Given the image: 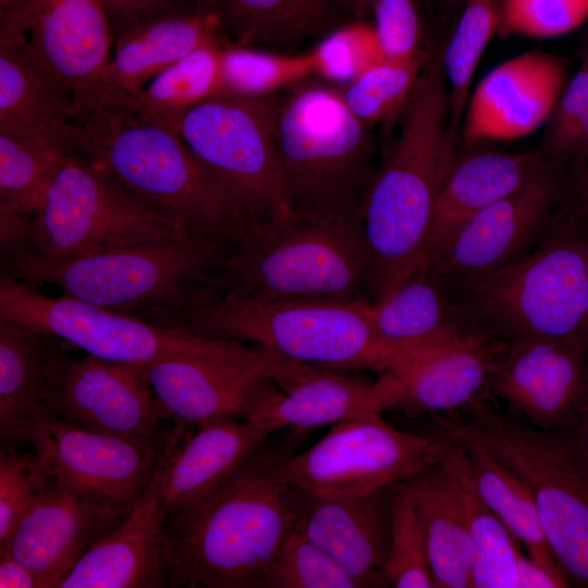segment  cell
Masks as SVG:
<instances>
[{
  "instance_id": "obj_16",
  "label": "cell",
  "mask_w": 588,
  "mask_h": 588,
  "mask_svg": "<svg viewBox=\"0 0 588 588\" xmlns=\"http://www.w3.org/2000/svg\"><path fill=\"white\" fill-rule=\"evenodd\" d=\"M163 439H134L93 431L45 412L19 429L15 450L29 444L49 475L74 493L122 510L143 494L160 465Z\"/></svg>"
},
{
  "instance_id": "obj_33",
  "label": "cell",
  "mask_w": 588,
  "mask_h": 588,
  "mask_svg": "<svg viewBox=\"0 0 588 588\" xmlns=\"http://www.w3.org/2000/svg\"><path fill=\"white\" fill-rule=\"evenodd\" d=\"M432 415L439 431L463 446L476 491L525 546L528 556L548 568L561 569L547 542L526 483L488 448L461 430L456 421L441 414Z\"/></svg>"
},
{
  "instance_id": "obj_44",
  "label": "cell",
  "mask_w": 588,
  "mask_h": 588,
  "mask_svg": "<svg viewBox=\"0 0 588 588\" xmlns=\"http://www.w3.org/2000/svg\"><path fill=\"white\" fill-rule=\"evenodd\" d=\"M588 19V0H499L498 34L553 38Z\"/></svg>"
},
{
  "instance_id": "obj_55",
  "label": "cell",
  "mask_w": 588,
  "mask_h": 588,
  "mask_svg": "<svg viewBox=\"0 0 588 588\" xmlns=\"http://www.w3.org/2000/svg\"><path fill=\"white\" fill-rule=\"evenodd\" d=\"M581 63L588 65V33L581 47Z\"/></svg>"
},
{
  "instance_id": "obj_46",
  "label": "cell",
  "mask_w": 588,
  "mask_h": 588,
  "mask_svg": "<svg viewBox=\"0 0 588 588\" xmlns=\"http://www.w3.org/2000/svg\"><path fill=\"white\" fill-rule=\"evenodd\" d=\"M369 11L385 59H406L425 50L417 0H371Z\"/></svg>"
},
{
  "instance_id": "obj_5",
  "label": "cell",
  "mask_w": 588,
  "mask_h": 588,
  "mask_svg": "<svg viewBox=\"0 0 588 588\" xmlns=\"http://www.w3.org/2000/svg\"><path fill=\"white\" fill-rule=\"evenodd\" d=\"M444 292L470 328L491 341L551 338L588 346V233L565 206L531 252Z\"/></svg>"
},
{
  "instance_id": "obj_48",
  "label": "cell",
  "mask_w": 588,
  "mask_h": 588,
  "mask_svg": "<svg viewBox=\"0 0 588 588\" xmlns=\"http://www.w3.org/2000/svg\"><path fill=\"white\" fill-rule=\"evenodd\" d=\"M114 38L139 24L197 11L205 0H100Z\"/></svg>"
},
{
  "instance_id": "obj_4",
  "label": "cell",
  "mask_w": 588,
  "mask_h": 588,
  "mask_svg": "<svg viewBox=\"0 0 588 588\" xmlns=\"http://www.w3.org/2000/svg\"><path fill=\"white\" fill-rule=\"evenodd\" d=\"M210 293L264 301H371L360 208L250 219L224 246Z\"/></svg>"
},
{
  "instance_id": "obj_34",
  "label": "cell",
  "mask_w": 588,
  "mask_h": 588,
  "mask_svg": "<svg viewBox=\"0 0 588 588\" xmlns=\"http://www.w3.org/2000/svg\"><path fill=\"white\" fill-rule=\"evenodd\" d=\"M220 16L230 41L287 47L322 37L344 9L336 0H205Z\"/></svg>"
},
{
  "instance_id": "obj_24",
  "label": "cell",
  "mask_w": 588,
  "mask_h": 588,
  "mask_svg": "<svg viewBox=\"0 0 588 588\" xmlns=\"http://www.w3.org/2000/svg\"><path fill=\"white\" fill-rule=\"evenodd\" d=\"M294 529L335 559L359 588L390 586L391 486L352 497L304 492Z\"/></svg>"
},
{
  "instance_id": "obj_58",
  "label": "cell",
  "mask_w": 588,
  "mask_h": 588,
  "mask_svg": "<svg viewBox=\"0 0 588 588\" xmlns=\"http://www.w3.org/2000/svg\"><path fill=\"white\" fill-rule=\"evenodd\" d=\"M1 1H4V0H0V2H1Z\"/></svg>"
},
{
  "instance_id": "obj_30",
  "label": "cell",
  "mask_w": 588,
  "mask_h": 588,
  "mask_svg": "<svg viewBox=\"0 0 588 588\" xmlns=\"http://www.w3.org/2000/svg\"><path fill=\"white\" fill-rule=\"evenodd\" d=\"M72 90L39 59L23 32L0 23V126L71 120Z\"/></svg>"
},
{
  "instance_id": "obj_9",
  "label": "cell",
  "mask_w": 588,
  "mask_h": 588,
  "mask_svg": "<svg viewBox=\"0 0 588 588\" xmlns=\"http://www.w3.org/2000/svg\"><path fill=\"white\" fill-rule=\"evenodd\" d=\"M224 245L179 235L96 253L64 262L39 284L96 306L171 328L210 292Z\"/></svg>"
},
{
  "instance_id": "obj_8",
  "label": "cell",
  "mask_w": 588,
  "mask_h": 588,
  "mask_svg": "<svg viewBox=\"0 0 588 588\" xmlns=\"http://www.w3.org/2000/svg\"><path fill=\"white\" fill-rule=\"evenodd\" d=\"M283 91L274 132L289 208H360L377 169L371 128L335 85L308 77Z\"/></svg>"
},
{
  "instance_id": "obj_31",
  "label": "cell",
  "mask_w": 588,
  "mask_h": 588,
  "mask_svg": "<svg viewBox=\"0 0 588 588\" xmlns=\"http://www.w3.org/2000/svg\"><path fill=\"white\" fill-rule=\"evenodd\" d=\"M436 588H471L475 552L456 489L439 462L406 480Z\"/></svg>"
},
{
  "instance_id": "obj_37",
  "label": "cell",
  "mask_w": 588,
  "mask_h": 588,
  "mask_svg": "<svg viewBox=\"0 0 588 588\" xmlns=\"http://www.w3.org/2000/svg\"><path fill=\"white\" fill-rule=\"evenodd\" d=\"M226 39L198 47L154 77L137 95L122 105L160 121H168L216 97L221 51Z\"/></svg>"
},
{
  "instance_id": "obj_42",
  "label": "cell",
  "mask_w": 588,
  "mask_h": 588,
  "mask_svg": "<svg viewBox=\"0 0 588 588\" xmlns=\"http://www.w3.org/2000/svg\"><path fill=\"white\" fill-rule=\"evenodd\" d=\"M314 74L342 86L384 59L373 25L357 19L340 24L310 50Z\"/></svg>"
},
{
  "instance_id": "obj_11",
  "label": "cell",
  "mask_w": 588,
  "mask_h": 588,
  "mask_svg": "<svg viewBox=\"0 0 588 588\" xmlns=\"http://www.w3.org/2000/svg\"><path fill=\"white\" fill-rule=\"evenodd\" d=\"M449 438L402 431L369 413L333 425L307 450L284 456L272 475L306 493L352 497L407 480L438 464Z\"/></svg>"
},
{
  "instance_id": "obj_43",
  "label": "cell",
  "mask_w": 588,
  "mask_h": 588,
  "mask_svg": "<svg viewBox=\"0 0 588 588\" xmlns=\"http://www.w3.org/2000/svg\"><path fill=\"white\" fill-rule=\"evenodd\" d=\"M265 588H359L327 551L293 529L268 573Z\"/></svg>"
},
{
  "instance_id": "obj_22",
  "label": "cell",
  "mask_w": 588,
  "mask_h": 588,
  "mask_svg": "<svg viewBox=\"0 0 588 588\" xmlns=\"http://www.w3.org/2000/svg\"><path fill=\"white\" fill-rule=\"evenodd\" d=\"M285 359L265 383L247 419L274 431L309 430L390 409L392 383L387 372L378 381Z\"/></svg>"
},
{
  "instance_id": "obj_40",
  "label": "cell",
  "mask_w": 588,
  "mask_h": 588,
  "mask_svg": "<svg viewBox=\"0 0 588 588\" xmlns=\"http://www.w3.org/2000/svg\"><path fill=\"white\" fill-rule=\"evenodd\" d=\"M431 53L383 59L352 82L338 86L350 111L370 128L396 120Z\"/></svg>"
},
{
  "instance_id": "obj_2",
  "label": "cell",
  "mask_w": 588,
  "mask_h": 588,
  "mask_svg": "<svg viewBox=\"0 0 588 588\" xmlns=\"http://www.w3.org/2000/svg\"><path fill=\"white\" fill-rule=\"evenodd\" d=\"M396 119L397 135L360 207L371 301L425 269L436 204L458 155L441 50L431 53Z\"/></svg>"
},
{
  "instance_id": "obj_15",
  "label": "cell",
  "mask_w": 588,
  "mask_h": 588,
  "mask_svg": "<svg viewBox=\"0 0 588 588\" xmlns=\"http://www.w3.org/2000/svg\"><path fill=\"white\" fill-rule=\"evenodd\" d=\"M47 338L41 401L52 416L118 437L163 439L171 417L151 389L146 367L86 354L77 357Z\"/></svg>"
},
{
  "instance_id": "obj_57",
  "label": "cell",
  "mask_w": 588,
  "mask_h": 588,
  "mask_svg": "<svg viewBox=\"0 0 588 588\" xmlns=\"http://www.w3.org/2000/svg\"><path fill=\"white\" fill-rule=\"evenodd\" d=\"M583 226H584V225H583ZM584 229H585V230H586V232L588 233V228H585V226H584Z\"/></svg>"
},
{
  "instance_id": "obj_36",
  "label": "cell",
  "mask_w": 588,
  "mask_h": 588,
  "mask_svg": "<svg viewBox=\"0 0 588 588\" xmlns=\"http://www.w3.org/2000/svg\"><path fill=\"white\" fill-rule=\"evenodd\" d=\"M48 335L0 318V436L1 448L15 450V437L42 405L44 347Z\"/></svg>"
},
{
  "instance_id": "obj_19",
  "label": "cell",
  "mask_w": 588,
  "mask_h": 588,
  "mask_svg": "<svg viewBox=\"0 0 588 588\" xmlns=\"http://www.w3.org/2000/svg\"><path fill=\"white\" fill-rule=\"evenodd\" d=\"M568 60L539 49L493 68L470 93L460 130L466 145L523 138L547 123Z\"/></svg>"
},
{
  "instance_id": "obj_51",
  "label": "cell",
  "mask_w": 588,
  "mask_h": 588,
  "mask_svg": "<svg viewBox=\"0 0 588 588\" xmlns=\"http://www.w3.org/2000/svg\"><path fill=\"white\" fill-rule=\"evenodd\" d=\"M583 468L588 474V396L572 425L560 430Z\"/></svg>"
},
{
  "instance_id": "obj_10",
  "label": "cell",
  "mask_w": 588,
  "mask_h": 588,
  "mask_svg": "<svg viewBox=\"0 0 588 588\" xmlns=\"http://www.w3.org/2000/svg\"><path fill=\"white\" fill-rule=\"evenodd\" d=\"M458 428L488 448L528 487L547 542L571 587L588 588V474L560 430H541L489 399Z\"/></svg>"
},
{
  "instance_id": "obj_35",
  "label": "cell",
  "mask_w": 588,
  "mask_h": 588,
  "mask_svg": "<svg viewBox=\"0 0 588 588\" xmlns=\"http://www.w3.org/2000/svg\"><path fill=\"white\" fill-rule=\"evenodd\" d=\"M448 438L440 463L456 489L471 538L475 552L471 588H518L517 555L522 543L481 500L463 446Z\"/></svg>"
},
{
  "instance_id": "obj_53",
  "label": "cell",
  "mask_w": 588,
  "mask_h": 588,
  "mask_svg": "<svg viewBox=\"0 0 588 588\" xmlns=\"http://www.w3.org/2000/svg\"><path fill=\"white\" fill-rule=\"evenodd\" d=\"M588 164V113L580 122L567 155L564 160V166L567 167L574 174L581 171Z\"/></svg>"
},
{
  "instance_id": "obj_54",
  "label": "cell",
  "mask_w": 588,
  "mask_h": 588,
  "mask_svg": "<svg viewBox=\"0 0 588 588\" xmlns=\"http://www.w3.org/2000/svg\"><path fill=\"white\" fill-rule=\"evenodd\" d=\"M340 5L352 13L356 19H363V15L369 11L371 0H336Z\"/></svg>"
},
{
  "instance_id": "obj_6",
  "label": "cell",
  "mask_w": 588,
  "mask_h": 588,
  "mask_svg": "<svg viewBox=\"0 0 588 588\" xmlns=\"http://www.w3.org/2000/svg\"><path fill=\"white\" fill-rule=\"evenodd\" d=\"M368 302L264 301L209 293L171 328L256 345L317 367L397 371L411 360L378 338Z\"/></svg>"
},
{
  "instance_id": "obj_27",
  "label": "cell",
  "mask_w": 588,
  "mask_h": 588,
  "mask_svg": "<svg viewBox=\"0 0 588 588\" xmlns=\"http://www.w3.org/2000/svg\"><path fill=\"white\" fill-rule=\"evenodd\" d=\"M198 426L181 445L184 428L172 432L158 479L167 514L209 491L277 432L266 422L232 417L212 418Z\"/></svg>"
},
{
  "instance_id": "obj_29",
  "label": "cell",
  "mask_w": 588,
  "mask_h": 588,
  "mask_svg": "<svg viewBox=\"0 0 588 588\" xmlns=\"http://www.w3.org/2000/svg\"><path fill=\"white\" fill-rule=\"evenodd\" d=\"M368 315L378 338L411 362L476 334L446 293L425 271L368 302Z\"/></svg>"
},
{
  "instance_id": "obj_45",
  "label": "cell",
  "mask_w": 588,
  "mask_h": 588,
  "mask_svg": "<svg viewBox=\"0 0 588 588\" xmlns=\"http://www.w3.org/2000/svg\"><path fill=\"white\" fill-rule=\"evenodd\" d=\"M51 476L37 453L0 452V548L5 546L21 517L47 486Z\"/></svg>"
},
{
  "instance_id": "obj_1",
  "label": "cell",
  "mask_w": 588,
  "mask_h": 588,
  "mask_svg": "<svg viewBox=\"0 0 588 588\" xmlns=\"http://www.w3.org/2000/svg\"><path fill=\"white\" fill-rule=\"evenodd\" d=\"M266 441L209 491L167 514V587L265 588L304 494L271 473L290 450Z\"/></svg>"
},
{
  "instance_id": "obj_28",
  "label": "cell",
  "mask_w": 588,
  "mask_h": 588,
  "mask_svg": "<svg viewBox=\"0 0 588 588\" xmlns=\"http://www.w3.org/2000/svg\"><path fill=\"white\" fill-rule=\"evenodd\" d=\"M549 160L539 148L520 154L489 149L458 152L436 204L425 269L468 220L516 191Z\"/></svg>"
},
{
  "instance_id": "obj_25",
  "label": "cell",
  "mask_w": 588,
  "mask_h": 588,
  "mask_svg": "<svg viewBox=\"0 0 588 588\" xmlns=\"http://www.w3.org/2000/svg\"><path fill=\"white\" fill-rule=\"evenodd\" d=\"M162 461L124 518L77 562L58 588L167 587V511L158 494Z\"/></svg>"
},
{
  "instance_id": "obj_50",
  "label": "cell",
  "mask_w": 588,
  "mask_h": 588,
  "mask_svg": "<svg viewBox=\"0 0 588 588\" xmlns=\"http://www.w3.org/2000/svg\"><path fill=\"white\" fill-rule=\"evenodd\" d=\"M1 588H44L40 579L7 549L0 550Z\"/></svg>"
},
{
  "instance_id": "obj_3",
  "label": "cell",
  "mask_w": 588,
  "mask_h": 588,
  "mask_svg": "<svg viewBox=\"0 0 588 588\" xmlns=\"http://www.w3.org/2000/svg\"><path fill=\"white\" fill-rule=\"evenodd\" d=\"M75 149L185 235L226 245L250 220L169 124L127 105L74 115Z\"/></svg>"
},
{
  "instance_id": "obj_52",
  "label": "cell",
  "mask_w": 588,
  "mask_h": 588,
  "mask_svg": "<svg viewBox=\"0 0 588 588\" xmlns=\"http://www.w3.org/2000/svg\"><path fill=\"white\" fill-rule=\"evenodd\" d=\"M566 207L584 226L588 228V164L573 174Z\"/></svg>"
},
{
  "instance_id": "obj_23",
  "label": "cell",
  "mask_w": 588,
  "mask_h": 588,
  "mask_svg": "<svg viewBox=\"0 0 588 588\" xmlns=\"http://www.w3.org/2000/svg\"><path fill=\"white\" fill-rule=\"evenodd\" d=\"M1 17L23 32L74 98L110 58L114 34L100 0H4Z\"/></svg>"
},
{
  "instance_id": "obj_14",
  "label": "cell",
  "mask_w": 588,
  "mask_h": 588,
  "mask_svg": "<svg viewBox=\"0 0 588 588\" xmlns=\"http://www.w3.org/2000/svg\"><path fill=\"white\" fill-rule=\"evenodd\" d=\"M0 318L71 343L97 358L145 367L189 353L208 340L69 295L48 296L38 287L4 275H0Z\"/></svg>"
},
{
  "instance_id": "obj_18",
  "label": "cell",
  "mask_w": 588,
  "mask_h": 588,
  "mask_svg": "<svg viewBox=\"0 0 588 588\" xmlns=\"http://www.w3.org/2000/svg\"><path fill=\"white\" fill-rule=\"evenodd\" d=\"M489 394L541 430H564L588 396V346L551 338L509 342L498 358Z\"/></svg>"
},
{
  "instance_id": "obj_32",
  "label": "cell",
  "mask_w": 588,
  "mask_h": 588,
  "mask_svg": "<svg viewBox=\"0 0 588 588\" xmlns=\"http://www.w3.org/2000/svg\"><path fill=\"white\" fill-rule=\"evenodd\" d=\"M74 150L71 120L0 126V218L33 215L53 173Z\"/></svg>"
},
{
  "instance_id": "obj_39",
  "label": "cell",
  "mask_w": 588,
  "mask_h": 588,
  "mask_svg": "<svg viewBox=\"0 0 588 588\" xmlns=\"http://www.w3.org/2000/svg\"><path fill=\"white\" fill-rule=\"evenodd\" d=\"M498 17L499 0H466L454 33L441 51L450 95V123L458 137L476 69L498 29Z\"/></svg>"
},
{
  "instance_id": "obj_12",
  "label": "cell",
  "mask_w": 588,
  "mask_h": 588,
  "mask_svg": "<svg viewBox=\"0 0 588 588\" xmlns=\"http://www.w3.org/2000/svg\"><path fill=\"white\" fill-rule=\"evenodd\" d=\"M277 95L212 97L168 121L192 154L238 200L250 219L289 208L274 132Z\"/></svg>"
},
{
  "instance_id": "obj_56",
  "label": "cell",
  "mask_w": 588,
  "mask_h": 588,
  "mask_svg": "<svg viewBox=\"0 0 588 588\" xmlns=\"http://www.w3.org/2000/svg\"><path fill=\"white\" fill-rule=\"evenodd\" d=\"M445 1H449V2H452V3L461 2V3L464 4L466 0H445Z\"/></svg>"
},
{
  "instance_id": "obj_20",
  "label": "cell",
  "mask_w": 588,
  "mask_h": 588,
  "mask_svg": "<svg viewBox=\"0 0 588 588\" xmlns=\"http://www.w3.org/2000/svg\"><path fill=\"white\" fill-rule=\"evenodd\" d=\"M127 512L78 495L51 477L0 550H9L44 588H58Z\"/></svg>"
},
{
  "instance_id": "obj_26",
  "label": "cell",
  "mask_w": 588,
  "mask_h": 588,
  "mask_svg": "<svg viewBox=\"0 0 588 588\" xmlns=\"http://www.w3.org/2000/svg\"><path fill=\"white\" fill-rule=\"evenodd\" d=\"M504 346L476 333L389 371L393 387L390 409L408 416L441 414L490 399L491 377Z\"/></svg>"
},
{
  "instance_id": "obj_38",
  "label": "cell",
  "mask_w": 588,
  "mask_h": 588,
  "mask_svg": "<svg viewBox=\"0 0 588 588\" xmlns=\"http://www.w3.org/2000/svg\"><path fill=\"white\" fill-rule=\"evenodd\" d=\"M314 75L310 51L286 54L236 45L226 39L216 97L262 98Z\"/></svg>"
},
{
  "instance_id": "obj_41",
  "label": "cell",
  "mask_w": 588,
  "mask_h": 588,
  "mask_svg": "<svg viewBox=\"0 0 588 588\" xmlns=\"http://www.w3.org/2000/svg\"><path fill=\"white\" fill-rule=\"evenodd\" d=\"M385 572L392 587H434L425 532L406 480L391 486V539Z\"/></svg>"
},
{
  "instance_id": "obj_49",
  "label": "cell",
  "mask_w": 588,
  "mask_h": 588,
  "mask_svg": "<svg viewBox=\"0 0 588 588\" xmlns=\"http://www.w3.org/2000/svg\"><path fill=\"white\" fill-rule=\"evenodd\" d=\"M518 588H565L571 587L561 569L548 568L522 551L517 555Z\"/></svg>"
},
{
  "instance_id": "obj_21",
  "label": "cell",
  "mask_w": 588,
  "mask_h": 588,
  "mask_svg": "<svg viewBox=\"0 0 588 588\" xmlns=\"http://www.w3.org/2000/svg\"><path fill=\"white\" fill-rule=\"evenodd\" d=\"M226 38L219 14L206 2L193 13L152 20L123 32L114 38L102 71L74 98L72 118L130 101L183 57Z\"/></svg>"
},
{
  "instance_id": "obj_7",
  "label": "cell",
  "mask_w": 588,
  "mask_h": 588,
  "mask_svg": "<svg viewBox=\"0 0 588 588\" xmlns=\"http://www.w3.org/2000/svg\"><path fill=\"white\" fill-rule=\"evenodd\" d=\"M185 235L121 191L76 149L49 181L1 274L38 287L53 268L87 255Z\"/></svg>"
},
{
  "instance_id": "obj_47",
  "label": "cell",
  "mask_w": 588,
  "mask_h": 588,
  "mask_svg": "<svg viewBox=\"0 0 588 588\" xmlns=\"http://www.w3.org/2000/svg\"><path fill=\"white\" fill-rule=\"evenodd\" d=\"M588 112V65L581 63L564 85L550 118L539 149L564 166L574 135Z\"/></svg>"
},
{
  "instance_id": "obj_17",
  "label": "cell",
  "mask_w": 588,
  "mask_h": 588,
  "mask_svg": "<svg viewBox=\"0 0 588 588\" xmlns=\"http://www.w3.org/2000/svg\"><path fill=\"white\" fill-rule=\"evenodd\" d=\"M286 358L269 350L208 338L198 348L146 366L148 382L177 424L247 419L262 387Z\"/></svg>"
},
{
  "instance_id": "obj_13",
  "label": "cell",
  "mask_w": 588,
  "mask_h": 588,
  "mask_svg": "<svg viewBox=\"0 0 588 588\" xmlns=\"http://www.w3.org/2000/svg\"><path fill=\"white\" fill-rule=\"evenodd\" d=\"M572 179L567 167L549 160L516 191L468 220L422 271L451 291L518 260L558 224Z\"/></svg>"
}]
</instances>
